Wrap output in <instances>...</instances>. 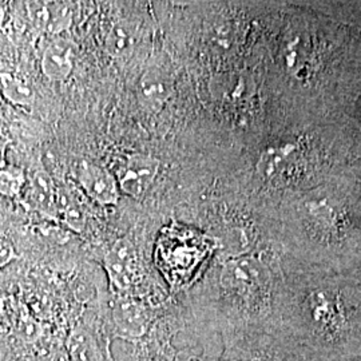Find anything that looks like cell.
<instances>
[{"label": "cell", "instance_id": "cell-1", "mask_svg": "<svg viewBox=\"0 0 361 361\" xmlns=\"http://www.w3.org/2000/svg\"><path fill=\"white\" fill-rule=\"evenodd\" d=\"M104 271L118 296H129L142 276L141 258L128 238L116 240L104 257Z\"/></svg>", "mask_w": 361, "mask_h": 361}, {"label": "cell", "instance_id": "cell-2", "mask_svg": "<svg viewBox=\"0 0 361 361\" xmlns=\"http://www.w3.org/2000/svg\"><path fill=\"white\" fill-rule=\"evenodd\" d=\"M159 161L149 154H130L116 171L119 192L141 198L149 192L159 173Z\"/></svg>", "mask_w": 361, "mask_h": 361}, {"label": "cell", "instance_id": "cell-3", "mask_svg": "<svg viewBox=\"0 0 361 361\" xmlns=\"http://www.w3.org/2000/svg\"><path fill=\"white\" fill-rule=\"evenodd\" d=\"M74 174L79 188L90 200L104 207H114L118 204V182L109 170L83 159L78 162Z\"/></svg>", "mask_w": 361, "mask_h": 361}, {"label": "cell", "instance_id": "cell-4", "mask_svg": "<svg viewBox=\"0 0 361 361\" xmlns=\"http://www.w3.org/2000/svg\"><path fill=\"white\" fill-rule=\"evenodd\" d=\"M267 271L257 259L250 257L234 258L221 271V284L234 295L250 296L267 283Z\"/></svg>", "mask_w": 361, "mask_h": 361}, {"label": "cell", "instance_id": "cell-5", "mask_svg": "<svg viewBox=\"0 0 361 361\" xmlns=\"http://www.w3.org/2000/svg\"><path fill=\"white\" fill-rule=\"evenodd\" d=\"M138 101L143 109L150 113H158L168 102L173 92V80L166 65L155 62L143 71L138 82Z\"/></svg>", "mask_w": 361, "mask_h": 361}, {"label": "cell", "instance_id": "cell-6", "mask_svg": "<svg viewBox=\"0 0 361 361\" xmlns=\"http://www.w3.org/2000/svg\"><path fill=\"white\" fill-rule=\"evenodd\" d=\"M113 322L121 337H141L150 322L149 310L141 301L130 296H118L111 307Z\"/></svg>", "mask_w": 361, "mask_h": 361}, {"label": "cell", "instance_id": "cell-7", "mask_svg": "<svg viewBox=\"0 0 361 361\" xmlns=\"http://www.w3.org/2000/svg\"><path fill=\"white\" fill-rule=\"evenodd\" d=\"M75 59V44L70 39L55 38L42 55V71L51 82H63L73 74Z\"/></svg>", "mask_w": 361, "mask_h": 361}, {"label": "cell", "instance_id": "cell-8", "mask_svg": "<svg viewBox=\"0 0 361 361\" xmlns=\"http://www.w3.org/2000/svg\"><path fill=\"white\" fill-rule=\"evenodd\" d=\"M30 197L35 207L49 217L58 216L56 183L44 170H38L31 177Z\"/></svg>", "mask_w": 361, "mask_h": 361}, {"label": "cell", "instance_id": "cell-9", "mask_svg": "<svg viewBox=\"0 0 361 361\" xmlns=\"http://www.w3.org/2000/svg\"><path fill=\"white\" fill-rule=\"evenodd\" d=\"M58 217H62L73 232H83L86 226V212L78 201L77 195L66 185H56Z\"/></svg>", "mask_w": 361, "mask_h": 361}, {"label": "cell", "instance_id": "cell-10", "mask_svg": "<svg viewBox=\"0 0 361 361\" xmlns=\"http://www.w3.org/2000/svg\"><path fill=\"white\" fill-rule=\"evenodd\" d=\"M0 91L18 106H31L35 101V91L30 82L11 73H0Z\"/></svg>", "mask_w": 361, "mask_h": 361}, {"label": "cell", "instance_id": "cell-11", "mask_svg": "<svg viewBox=\"0 0 361 361\" xmlns=\"http://www.w3.org/2000/svg\"><path fill=\"white\" fill-rule=\"evenodd\" d=\"M134 44V35L129 27L116 23L110 28L106 37V50L111 56H123L131 50Z\"/></svg>", "mask_w": 361, "mask_h": 361}, {"label": "cell", "instance_id": "cell-12", "mask_svg": "<svg viewBox=\"0 0 361 361\" xmlns=\"http://www.w3.org/2000/svg\"><path fill=\"white\" fill-rule=\"evenodd\" d=\"M73 4L70 3H49V25L47 31L51 34H62L71 26Z\"/></svg>", "mask_w": 361, "mask_h": 361}, {"label": "cell", "instance_id": "cell-13", "mask_svg": "<svg viewBox=\"0 0 361 361\" xmlns=\"http://www.w3.org/2000/svg\"><path fill=\"white\" fill-rule=\"evenodd\" d=\"M26 182L20 169L8 168L0 170V194L6 197H15L20 193Z\"/></svg>", "mask_w": 361, "mask_h": 361}]
</instances>
